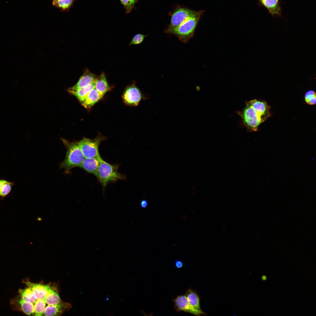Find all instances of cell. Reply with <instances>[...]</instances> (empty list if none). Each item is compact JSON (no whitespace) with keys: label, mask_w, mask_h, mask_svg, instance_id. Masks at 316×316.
Segmentation results:
<instances>
[{"label":"cell","mask_w":316,"mask_h":316,"mask_svg":"<svg viewBox=\"0 0 316 316\" xmlns=\"http://www.w3.org/2000/svg\"><path fill=\"white\" fill-rule=\"evenodd\" d=\"M246 106L239 112L244 124L249 131H257L260 125L271 115L267 102L255 99L246 102Z\"/></svg>","instance_id":"cell-1"},{"label":"cell","mask_w":316,"mask_h":316,"mask_svg":"<svg viewBox=\"0 0 316 316\" xmlns=\"http://www.w3.org/2000/svg\"><path fill=\"white\" fill-rule=\"evenodd\" d=\"M62 141L66 149L65 158L60 165L66 174H69L71 169L79 166L85 157L81 150L79 142H71L64 139Z\"/></svg>","instance_id":"cell-2"},{"label":"cell","mask_w":316,"mask_h":316,"mask_svg":"<svg viewBox=\"0 0 316 316\" xmlns=\"http://www.w3.org/2000/svg\"><path fill=\"white\" fill-rule=\"evenodd\" d=\"M117 165L111 164L101 159L95 176L102 185L103 190L109 183L126 180V176L120 173Z\"/></svg>","instance_id":"cell-3"},{"label":"cell","mask_w":316,"mask_h":316,"mask_svg":"<svg viewBox=\"0 0 316 316\" xmlns=\"http://www.w3.org/2000/svg\"><path fill=\"white\" fill-rule=\"evenodd\" d=\"M202 13L201 11H195L192 15L170 33L175 35L182 42H188L193 36Z\"/></svg>","instance_id":"cell-4"},{"label":"cell","mask_w":316,"mask_h":316,"mask_svg":"<svg viewBox=\"0 0 316 316\" xmlns=\"http://www.w3.org/2000/svg\"><path fill=\"white\" fill-rule=\"evenodd\" d=\"M105 139V137L98 135L93 139L84 138L79 142L85 158H91L100 156L99 146L100 143Z\"/></svg>","instance_id":"cell-5"},{"label":"cell","mask_w":316,"mask_h":316,"mask_svg":"<svg viewBox=\"0 0 316 316\" xmlns=\"http://www.w3.org/2000/svg\"><path fill=\"white\" fill-rule=\"evenodd\" d=\"M194 12V11L184 8H180L176 10L172 16L170 24L166 32L170 33L173 30L180 25Z\"/></svg>","instance_id":"cell-6"},{"label":"cell","mask_w":316,"mask_h":316,"mask_svg":"<svg viewBox=\"0 0 316 316\" xmlns=\"http://www.w3.org/2000/svg\"><path fill=\"white\" fill-rule=\"evenodd\" d=\"M125 102L129 105L136 106L142 98V95L139 89L135 85L128 87L123 95Z\"/></svg>","instance_id":"cell-7"},{"label":"cell","mask_w":316,"mask_h":316,"mask_svg":"<svg viewBox=\"0 0 316 316\" xmlns=\"http://www.w3.org/2000/svg\"><path fill=\"white\" fill-rule=\"evenodd\" d=\"M185 295L192 309L193 314L197 316L206 315L201 308L200 298L195 291L189 288L186 291Z\"/></svg>","instance_id":"cell-8"},{"label":"cell","mask_w":316,"mask_h":316,"mask_svg":"<svg viewBox=\"0 0 316 316\" xmlns=\"http://www.w3.org/2000/svg\"><path fill=\"white\" fill-rule=\"evenodd\" d=\"M97 77V75L86 69L84 71L83 74L80 77L77 83L73 86L68 88V91L71 94L82 87L95 82Z\"/></svg>","instance_id":"cell-9"},{"label":"cell","mask_w":316,"mask_h":316,"mask_svg":"<svg viewBox=\"0 0 316 316\" xmlns=\"http://www.w3.org/2000/svg\"><path fill=\"white\" fill-rule=\"evenodd\" d=\"M101 158L100 156L94 158H85L79 167L88 173L95 176Z\"/></svg>","instance_id":"cell-10"},{"label":"cell","mask_w":316,"mask_h":316,"mask_svg":"<svg viewBox=\"0 0 316 316\" xmlns=\"http://www.w3.org/2000/svg\"><path fill=\"white\" fill-rule=\"evenodd\" d=\"M174 308L177 312H184L193 314L190 307L185 295H178L173 300Z\"/></svg>","instance_id":"cell-11"},{"label":"cell","mask_w":316,"mask_h":316,"mask_svg":"<svg viewBox=\"0 0 316 316\" xmlns=\"http://www.w3.org/2000/svg\"><path fill=\"white\" fill-rule=\"evenodd\" d=\"M102 97L95 88L90 92L81 103L85 108L89 109L98 102Z\"/></svg>","instance_id":"cell-12"},{"label":"cell","mask_w":316,"mask_h":316,"mask_svg":"<svg viewBox=\"0 0 316 316\" xmlns=\"http://www.w3.org/2000/svg\"><path fill=\"white\" fill-rule=\"evenodd\" d=\"M95 88L103 97L110 89L106 76L104 72L97 77L95 82Z\"/></svg>","instance_id":"cell-13"},{"label":"cell","mask_w":316,"mask_h":316,"mask_svg":"<svg viewBox=\"0 0 316 316\" xmlns=\"http://www.w3.org/2000/svg\"><path fill=\"white\" fill-rule=\"evenodd\" d=\"M95 82L82 87L71 94L76 97L81 103L84 100L90 92L95 88Z\"/></svg>","instance_id":"cell-14"},{"label":"cell","mask_w":316,"mask_h":316,"mask_svg":"<svg viewBox=\"0 0 316 316\" xmlns=\"http://www.w3.org/2000/svg\"><path fill=\"white\" fill-rule=\"evenodd\" d=\"M76 0H53L52 4L55 7L63 12L68 11L73 6Z\"/></svg>","instance_id":"cell-15"},{"label":"cell","mask_w":316,"mask_h":316,"mask_svg":"<svg viewBox=\"0 0 316 316\" xmlns=\"http://www.w3.org/2000/svg\"><path fill=\"white\" fill-rule=\"evenodd\" d=\"M19 292L21 299L31 302L33 305L36 301V299L30 288L28 287L24 289H20Z\"/></svg>","instance_id":"cell-16"},{"label":"cell","mask_w":316,"mask_h":316,"mask_svg":"<svg viewBox=\"0 0 316 316\" xmlns=\"http://www.w3.org/2000/svg\"><path fill=\"white\" fill-rule=\"evenodd\" d=\"M19 303L22 311L28 315H34V305L31 303L20 299Z\"/></svg>","instance_id":"cell-17"},{"label":"cell","mask_w":316,"mask_h":316,"mask_svg":"<svg viewBox=\"0 0 316 316\" xmlns=\"http://www.w3.org/2000/svg\"><path fill=\"white\" fill-rule=\"evenodd\" d=\"M262 2L272 12H277L278 0H262Z\"/></svg>","instance_id":"cell-18"},{"label":"cell","mask_w":316,"mask_h":316,"mask_svg":"<svg viewBox=\"0 0 316 316\" xmlns=\"http://www.w3.org/2000/svg\"><path fill=\"white\" fill-rule=\"evenodd\" d=\"M14 184L13 182L6 180L1 191L0 197H4L8 195L11 191Z\"/></svg>","instance_id":"cell-19"},{"label":"cell","mask_w":316,"mask_h":316,"mask_svg":"<svg viewBox=\"0 0 316 316\" xmlns=\"http://www.w3.org/2000/svg\"><path fill=\"white\" fill-rule=\"evenodd\" d=\"M316 93L313 90H309L305 93V99L306 103L310 105H313L316 102Z\"/></svg>","instance_id":"cell-20"},{"label":"cell","mask_w":316,"mask_h":316,"mask_svg":"<svg viewBox=\"0 0 316 316\" xmlns=\"http://www.w3.org/2000/svg\"><path fill=\"white\" fill-rule=\"evenodd\" d=\"M147 36L141 34L135 35L130 42L129 45H137L141 43Z\"/></svg>","instance_id":"cell-21"},{"label":"cell","mask_w":316,"mask_h":316,"mask_svg":"<svg viewBox=\"0 0 316 316\" xmlns=\"http://www.w3.org/2000/svg\"><path fill=\"white\" fill-rule=\"evenodd\" d=\"M121 4L123 6L126 13L131 12L134 4L132 0H120Z\"/></svg>","instance_id":"cell-22"},{"label":"cell","mask_w":316,"mask_h":316,"mask_svg":"<svg viewBox=\"0 0 316 316\" xmlns=\"http://www.w3.org/2000/svg\"><path fill=\"white\" fill-rule=\"evenodd\" d=\"M175 265L176 267L178 268H181L183 266V262L180 260H175Z\"/></svg>","instance_id":"cell-23"},{"label":"cell","mask_w":316,"mask_h":316,"mask_svg":"<svg viewBox=\"0 0 316 316\" xmlns=\"http://www.w3.org/2000/svg\"><path fill=\"white\" fill-rule=\"evenodd\" d=\"M148 205V202L146 200H143L140 202V205L142 208L146 207Z\"/></svg>","instance_id":"cell-24"},{"label":"cell","mask_w":316,"mask_h":316,"mask_svg":"<svg viewBox=\"0 0 316 316\" xmlns=\"http://www.w3.org/2000/svg\"><path fill=\"white\" fill-rule=\"evenodd\" d=\"M6 181V180L4 179H0V194L3 186Z\"/></svg>","instance_id":"cell-25"},{"label":"cell","mask_w":316,"mask_h":316,"mask_svg":"<svg viewBox=\"0 0 316 316\" xmlns=\"http://www.w3.org/2000/svg\"><path fill=\"white\" fill-rule=\"evenodd\" d=\"M262 280H265L267 279V278L266 276H262Z\"/></svg>","instance_id":"cell-26"},{"label":"cell","mask_w":316,"mask_h":316,"mask_svg":"<svg viewBox=\"0 0 316 316\" xmlns=\"http://www.w3.org/2000/svg\"><path fill=\"white\" fill-rule=\"evenodd\" d=\"M133 3L135 4L137 0H132Z\"/></svg>","instance_id":"cell-27"},{"label":"cell","mask_w":316,"mask_h":316,"mask_svg":"<svg viewBox=\"0 0 316 316\" xmlns=\"http://www.w3.org/2000/svg\"><path fill=\"white\" fill-rule=\"evenodd\" d=\"M261 0V1L262 0Z\"/></svg>","instance_id":"cell-28"}]
</instances>
